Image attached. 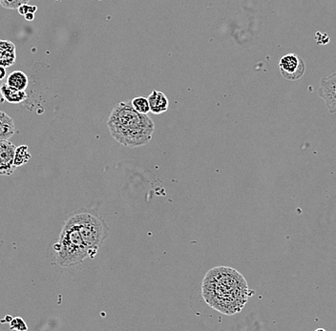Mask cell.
Here are the masks:
<instances>
[{"mask_svg": "<svg viewBox=\"0 0 336 331\" xmlns=\"http://www.w3.org/2000/svg\"><path fill=\"white\" fill-rule=\"evenodd\" d=\"M202 294L210 308L225 315L241 311L252 295L243 275L227 266H218L206 273Z\"/></svg>", "mask_w": 336, "mask_h": 331, "instance_id": "cell-1", "label": "cell"}, {"mask_svg": "<svg viewBox=\"0 0 336 331\" xmlns=\"http://www.w3.org/2000/svg\"><path fill=\"white\" fill-rule=\"evenodd\" d=\"M107 125L113 137L127 147L147 144L155 129L153 120L137 112L129 102H120L114 107Z\"/></svg>", "mask_w": 336, "mask_h": 331, "instance_id": "cell-2", "label": "cell"}, {"mask_svg": "<svg viewBox=\"0 0 336 331\" xmlns=\"http://www.w3.org/2000/svg\"><path fill=\"white\" fill-rule=\"evenodd\" d=\"M54 250L56 263L63 267H74L89 258L87 247L71 216L64 222Z\"/></svg>", "mask_w": 336, "mask_h": 331, "instance_id": "cell-3", "label": "cell"}, {"mask_svg": "<svg viewBox=\"0 0 336 331\" xmlns=\"http://www.w3.org/2000/svg\"><path fill=\"white\" fill-rule=\"evenodd\" d=\"M87 247L89 258H94L109 235L104 220L91 209H79L71 215Z\"/></svg>", "mask_w": 336, "mask_h": 331, "instance_id": "cell-4", "label": "cell"}, {"mask_svg": "<svg viewBox=\"0 0 336 331\" xmlns=\"http://www.w3.org/2000/svg\"><path fill=\"white\" fill-rule=\"evenodd\" d=\"M281 76L287 80L295 81L302 78L306 65L303 59L295 54H288L279 61Z\"/></svg>", "mask_w": 336, "mask_h": 331, "instance_id": "cell-5", "label": "cell"}, {"mask_svg": "<svg viewBox=\"0 0 336 331\" xmlns=\"http://www.w3.org/2000/svg\"><path fill=\"white\" fill-rule=\"evenodd\" d=\"M318 95L330 113H336V73L321 78Z\"/></svg>", "mask_w": 336, "mask_h": 331, "instance_id": "cell-6", "label": "cell"}, {"mask_svg": "<svg viewBox=\"0 0 336 331\" xmlns=\"http://www.w3.org/2000/svg\"><path fill=\"white\" fill-rule=\"evenodd\" d=\"M16 145L10 140L0 141V175L11 176L16 171Z\"/></svg>", "mask_w": 336, "mask_h": 331, "instance_id": "cell-7", "label": "cell"}, {"mask_svg": "<svg viewBox=\"0 0 336 331\" xmlns=\"http://www.w3.org/2000/svg\"><path fill=\"white\" fill-rule=\"evenodd\" d=\"M17 60L16 45L9 40L0 39V66L6 68L15 64Z\"/></svg>", "mask_w": 336, "mask_h": 331, "instance_id": "cell-8", "label": "cell"}, {"mask_svg": "<svg viewBox=\"0 0 336 331\" xmlns=\"http://www.w3.org/2000/svg\"><path fill=\"white\" fill-rule=\"evenodd\" d=\"M150 111L153 114L160 115L167 112L168 109V99L167 96L160 91H153L148 97Z\"/></svg>", "mask_w": 336, "mask_h": 331, "instance_id": "cell-9", "label": "cell"}, {"mask_svg": "<svg viewBox=\"0 0 336 331\" xmlns=\"http://www.w3.org/2000/svg\"><path fill=\"white\" fill-rule=\"evenodd\" d=\"M17 133L14 119L0 110V141L9 140Z\"/></svg>", "mask_w": 336, "mask_h": 331, "instance_id": "cell-10", "label": "cell"}, {"mask_svg": "<svg viewBox=\"0 0 336 331\" xmlns=\"http://www.w3.org/2000/svg\"><path fill=\"white\" fill-rule=\"evenodd\" d=\"M0 94H1L2 98H4L7 102L14 103V104L21 103L28 98L26 92L18 91L16 89L10 87L6 83H4L0 86Z\"/></svg>", "mask_w": 336, "mask_h": 331, "instance_id": "cell-11", "label": "cell"}, {"mask_svg": "<svg viewBox=\"0 0 336 331\" xmlns=\"http://www.w3.org/2000/svg\"><path fill=\"white\" fill-rule=\"evenodd\" d=\"M6 84L18 91L25 92L29 84V79L24 72L14 71L8 76Z\"/></svg>", "mask_w": 336, "mask_h": 331, "instance_id": "cell-12", "label": "cell"}, {"mask_svg": "<svg viewBox=\"0 0 336 331\" xmlns=\"http://www.w3.org/2000/svg\"><path fill=\"white\" fill-rule=\"evenodd\" d=\"M32 157L31 154L28 151L27 145H20L17 147L16 154H15V165L18 168L19 166L27 163L30 158Z\"/></svg>", "mask_w": 336, "mask_h": 331, "instance_id": "cell-13", "label": "cell"}, {"mask_svg": "<svg viewBox=\"0 0 336 331\" xmlns=\"http://www.w3.org/2000/svg\"><path fill=\"white\" fill-rule=\"evenodd\" d=\"M133 108L139 112L140 114L146 115L150 111L149 101L148 98H144V97H139V98H133L131 102Z\"/></svg>", "mask_w": 336, "mask_h": 331, "instance_id": "cell-14", "label": "cell"}, {"mask_svg": "<svg viewBox=\"0 0 336 331\" xmlns=\"http://www.w3.org/2000/svg\"><path fill=\"white\" fill-rule=\"evenodd\" d=\"M25 4H29V0H11V1H0V5L6 9L19 10V8Z\"/></svg>", "mask_w": 336, "mask_h": 331, "instance_id": "cell-15", "label": "cell"}, {"mask_svg": "<svg viewBox=\"0 0 336 331\" xmlns=\"http://www.w3.org/2000/svg\"><path fill=\"white\" fill-rule=\"evenodd\" d=\"M10 330L17 331H28V327L22 318L16 317V318H13L12 321L10 322Z\"/></svg>", "mask_w": 336, "mask_h": 331, "instance_id": "cell-16", "label": "cell"}, {"mask_svg": "<svg viewBox=\"0 0 336 331\" xmlns=\"http://www.w3.org/2000/svg\"><path fill=\"white\" fill-rule=\"evenodd\" d=\"M38 11V7L37 6H31L29 4H25L23 6H21L18 10L19 15L25 17L27 14H35Z\"/></svg>", "mask_w": 336, "mask_h": 331, "instance_id": "cell-17", "label": "cell"}, {"mask_svg": "<svg viewBox=\"0 0 336 331\" xmlns=\"http://www.w3.org/2000/svg\"><path fill=\"white\" fill-rule=\"evenodd\" d=\"M6 77V69L2 66H0V80L4 79V78Z\"/></svg>", "mask_w": 336, "mask_h": 331, "instance_id": "cell-18", "label": "cell"}, {"mask_svg": "<svg viewBox=\"0 0 336 331\" xmlns=\"http://www.w3.org/2000/svg\"><path fill=\"white\" fill-rule=\"evenodd\" d=\"M24 18H25V20H28V21H33L35 20V14H27Z\"/></svg>", "mask_w": 336, "mask_h": 331, "instance_id": "cell-19", "label": "cell"}, {"mask_svg": "<svg viewBox=\"0 0 336 331\" xmlns=\"http://www.w3.org/2000/svg\"><path fill=\"white\" fill-rule=\"evenodd\" d=\"M325 331V330H324V329H317V330H316V331Z\"/></svg>", "mask_w": 336, "mask_h": 331, "instance_id": "cell-20", "label": "cell"}]
</instances>
